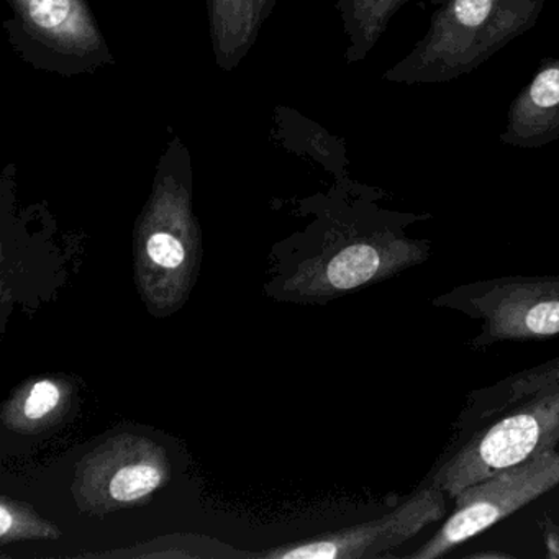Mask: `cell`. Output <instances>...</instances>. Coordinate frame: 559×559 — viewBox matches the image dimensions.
<instances>
[{"label":"cell","mask_w":559,"mask_h":559,"mask_svg":"<svg viewBox=\"0 0 559 559\" xmlns=\"http://www.w3.org/2000/svg\"><path fill=\"white\" fill-rule=\"evenodd\" d=\"M546 0H447L414 50L384 74L392 83L443 84L483 67L532 31Z\"/></svg>","instance_id":"obj_1"},{"label":"cell","mask_w":559,"mask_h":559,"mask_svg":"<svg viewBox=\"0 0 559 559\" xmlns=\"http://www.w3.org/2000/svg\"><path fill=\"white\" fill-rule=\"evenodd\" d=\"M559 450V382L454 435L424 483L454 499L509 467Z\"/></svg>","instance_id":"obj_2"},{"label":"cell","mask_w":559,"mask_h":559,"mask_svg":"<svg viewBox=\"0 0 559 559\" xmlns=\"http://www.w3.org/2000/svg\"><path fill=\"white\" fill-rule=\"evenodd\" d=\"M431 306L480 323L471 349L559 336V276H503L460 284Z\"/></svg>","instance_id":"obj_3"},{"label":"cell","mask_w":559,"mask_h":559,"mask_svg":"<svg viewBox=\"0 0 559 559\" xmlns=\"http://www.w3.org/2000/svg\"><path fill=\"white\" fill-rule=\"evenodd\" d=\"M559 486V450L509 467L454 497V512L411 559H437Z\"/></svg>","instance_id":"obj_4"},{"label":"cell","mask_w":559,"mask_h":559,"mask_svg":"<svg viewBox=\"0 0 559 559\" xmlns=\"http://www.w3.org/2000/svg\"><path fill=\"white\" fill-rule=\"evenodd\" d=\"M559 139V58H543L538 71L507 110L499 140L507 146L538 150Z\"/></svg>","instance_id":"obj_5"},{"label":"cell","mask_w":559,"mask_h":559,"mask_svg":"<svg viewBox=\"0 0 559 559\" xmlns=\"http://www.w3.org/2000/svg\"><path fill=\"white\" fill-rule=\"evenodd\" d=\"M559 382V355L523 371L513 372L487 388L474 389L453 424L454 435L471 430L474 425L500 414L516 402Z\"/></svg>","instance_id":"obj_6"},{"label":"cell","mask_w":559,"mask_h":559,"mask_svg":"<svg viewBox=\"0 0 559 559\" xmlns=\"http://www.w3.org/2000/svg\"><path fill=\"white\" fill-rule=\"evenodd\" d=\"M412 0H343L346 27L352 37L349 58L361 60L378 44L381 35L388 31L394 15ZM430 4L441 5L447 0H428Z\"/></svg>","instance_id":"obj_7"},{"label":"cell","mask_w":559,"mask_h":559,"mask_svg":"<svg viewBox=\"0 0 559 559\" xmlns=\"http://www.w3.org/2000/svg\"><path fill=\"white\" fill-rule=\"evenodd\" d=\"M24 4L32 24L51 37L73 41L93 37L78 0H24Z\"/></svg>","instance_id":"obj_8"},{"label":"cell","mask_w":559,"mask_h":559,"mask_svg":"<svg viewBox=\"0 0 559 559\" xmlns=\"http://www.w3.org/2000/svg\"><path fill=\"white\" fill-rule=\"evenodd\" d=\"M162 483V474L153 466H133L120 471L110 484L114 499L130 502L155 490Z\"/></svg>","instance_id":"obj_9"},{"label":"cell","mask_w":559,"mask_h":559,"mask_svg":"<svg viewBox=\"0 0 559 559\" xmlns=\"http://www.w3.org/2000/svg\"><path fill=\"white\" fill-rule=\"evenodd\" d=\"M146 250L150 258L163 267H178L185 261V248L169 234L153 235Z\"/></svg>","instance_id":"obj_10"},{"label":"cell","mask_w":559,"mask_h":559,"mask_svg":"<svg viewBox=\"0 0 559 559\" xmlns=\"http://www.w3.org/2000/svg\"><path fill=\"white\" fill-rule=\"evenodd\" d=\"M60 401V391L50 381H41L32 389L27 402H25V414L28 418H40L53 411Z\"/></svg>","instance_id":"obj_11"},{"label":"cell","mask_w":559,"mask_h":559,"mask_svg":"<svg viewBox=\"0 0 559 559\" xmlns=\"http://www.w3.org/2000/svg\"><path fill=\"white\" fill-rule=\"evenodd\" d=\"M286 558H335L338 556V548L333 542L316 543V545L304 546L286 552Z\"/></svg>","instance_id":"obj_12"},{"label":"cell","mask_w":559,"mask_h":559,"mask_svg":"<svg viewBox=\"0 0 559 559\" xmlns=\"http://www.w3.org/2000/svg\"><path fill=\"white\" fill-rule=\"evenodd\" d=\"M539 525L546 543V556L549 559H559V523L552 522L548 515H545Z\"/></svg>","instance_id":"obj_13"},{"label":"cell","mask_w":559,"mask_h":559,"mask_svg":"<svg viewBox=\"0 0 559 559\" xmlns=\"http://www.w3.org/2000/svg\"><path fill=\"white\" fill-rule=\"evenodd\" d=\"M0 523H2V526H0V532H2V535H8L9 528H11L12 523L11 515H9L8 507L2 506V509H0Z\"/></svg>","instance_id":"obj_14"},{"label":"cell","mask_w":559,"mask_h":559,"mask_svg":"<svg viewBox=\"0 0 559 559\" xmlns=\"http://www.w3.org/2000/svg\"><path fill=\"white\" fill-rule=\"evenodd\" d=\"M467 558H513L509 552L503 551H487V552H473V555H467Z\"/></svg>","instance_id":"obj_15"}]
</instances>
